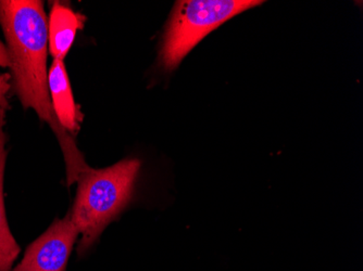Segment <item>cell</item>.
<instances>
[{
  "instance_id": "cell-1",
  "label": "cell",
  "mask_w": 363,
  "mask_h": 271,
  "mask_svg": "<svg viewBox=\"0 0 363 271\" xmlns=\"http://www.w3.org/2000/svg\"><path fill=\"white\" fill-rule=\"evenodd\" d=\"M0 24L7 40L16 95L26 109L35 110L56 132L65 154L68 183L72 185L89 167L70 134L59 124L49 96L48 22L44 6L40 0H1Z\"/></svg>"
},
{
  "instance_id": "cell-2",
  "label": "cell",
  "mask_w": 363,
  "mask_h": 271,
  "mask_svg": "<svg viewBox=\"0 0 363 271\" xmlns=\"http://www.w3.org/2000/svg\"><path fill=\"white\" fill-rule=\"evenodd\" d=\"M140 165L138 158H126L107 168L89 167L79 176L74 204L68 214L81 234L79 255H84L104 229L130 204Z\"/></svg>"
},
{
  "instance_id": "cell-3",
  "label": "cell",
  "mask_w": 363,
  "mask_h": 271,
  "mask_svg": "<svg viewBox=\"0 0 363 271\" xmlns=\"http://www.w3.org/2000/svg\"><path fill=\"white\" fill-rule=\"evenodd\" d=\"M259 0L177 1L163 38L160 62L172 71L212 30L238 14L261 5Z\"/></svg>"
},
{
  "instance_id": "cell-4",
  "label": "cell",
  "mask_w": 363,
  "mask_h": 271,
  "mask_svg": "<svg viewBox=\"0 0 363 271\" xmlns=\"http://www.w3.org/2000/svg\"><path fill=\"white\" fill-rule=\"evenodd\" d=\"M77 234L69 215L57 219L28 246L23 260L12 271H65Z\"/></svg>"
},
{
  "instance_id": "cell-5",
  "label": "cell",
  "mask_w": 363,
  "mask_h": 271,
  "mask_svg": "<svg viewBox=\"0 0 363 271\" xmlns=\"http://www.w3.org/2000/svg\"><path fill=\"white\" fill-rule=\"evenodd\" d=\"M48 88L59 124L68 132H77L83 120V114L73 98L63 60L55 59L52 62L48 73Z\"/></svg>"
},
{
  "instance_id": "cell-6",
  "label": "cell",
  "mask_w": 363,
  "mask_h": 271,
  "mask_svg": "<svg viewBox=\"0 0 363 271\" xmlns=\"http://www.w3.org/2000/svg\"><path fill=\"white\" fill-rule=\"evenodd\" d=\"M85 16L69 6L56 1L48 23L49 49L55 59L63 60L74 42L77 30L83 28Z\"/></svg>"
},
{
  "instance_id": "cell-7",
  "label": "cell",
  "mask_w": 363,
  "mask_h": 271,
  "mask_svg": "<svg viewBox=\"0 0 363 271\" xmlns=\"http://www.w3.org/2000/svg\"><path fill=\"white\" fill-rule=\"evenodd\" d=\"M4 124H5V110L0 108V271H10L21 248L12 236L8 225L7 217H6L4 178H5L7 150L5 148L6 136L4 132Z\"/></svg>"
},
{
  "instance_id": "cell-8",
  "label": "cell",
  "mask_w": 363,
  "mask_h": 271,
  "mask_svg": "<svg viewBox=\"0 0 363 271\" xmlns=\"http://www.w3.org/2000/svg\"><path fill=\"white\" fill-rule=\"evenodd\" d=\"M10 75H0V108L3 110L9 109L7 93L10 89Z\"/></svg>"
},
{
  "instance_id": "cell-9",
  "label": "cell",
  "mask_w": 363,
  "mask_h": 271,
  "mask_svg": "<svg viewBox=\"0 0 363 271\" xmlns=\"http://www.w3.org/2000/svg\"><path fill=\"white\" fill-rule=\"evenodd\" d=\"M0 67H10L9 56H8L7 48L5 45L0 42Z\"/></svg>"
}]
</instances>
